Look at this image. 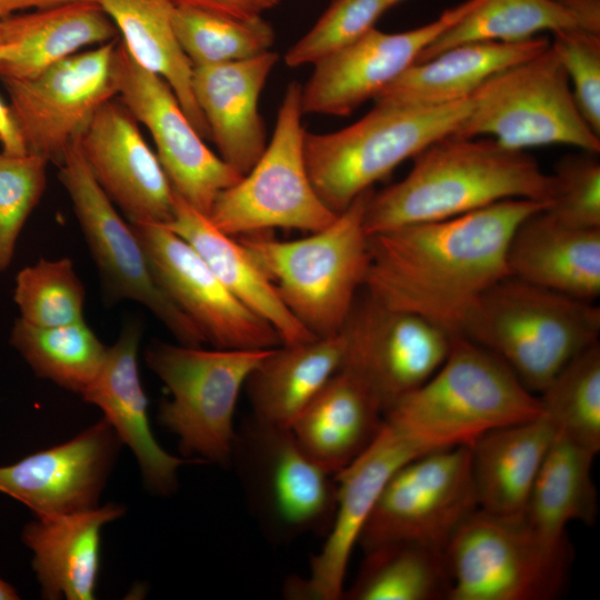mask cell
I'll return each mask as SVG.
<instances>
[{
  "instance_id": "28",
  "label": "cell",
  "mask_w": 600,
  "mask_h": 600,
  "mask_svg": "<svg viewBox=\"0 0 600 600\" xmlns=\"http://www.w3.org/2000/svg\"><path fill=\"white\" fill-rule=\"evenodd\" d=\"M546 37L476 41L411 64L374 97L376 104L439 106L470 98L491 76L547 49Z\"/></svg>"
},
{
  "instance_id": "32",
  "label": "cell",
  "mask_w": 600,
  "mask_h": 600,
  "mask_svg": "<svg viewBox=\"0 0 600 600\" xmlns=\"http://www.w3.org/2000/svg\"><path fill=\"white\" fill-rule=\"evenodd\" d=\"M111 19L121 42L142 68L160 76L203 139L210 138L192 88L193 67L174 33L170 0H97Z\"/></svg>"
},
{
  "instance_id": "39",
  "label": "cell",
  "mask_w": 600,
  "mask_h": 600,
  "mask_svg": "<svg viewBox=\"0 0 600 600\" xmlns=\"http://www.w3.org/2000/svg\"><path fill=\"white\" fill-rule=\"evenodd\" d=\"M13 301L19 318L38 327H57L84 320L86 288L72 261L39 259L16 276Z\"/></svg>"
},
{
  "instance_id": "41",
  "label": "cell",
  "mask_w": 600,
  "mask_h": 600,
  "mask_svg": "<svg viewBox=\"0 0 600 600\" xmlns=\"http://www.w3.org/2000/svg\"><path fill=\"white\" fill-rule=\"evenodd\" d=\"M388 9L384 0H332L314 26L287 51V66L314 64L346 48L374 28Z\"/></svg>"
},
{
  "instance_id": "46",
  "label": "cell",
  "mask_w": 600,
  "mask_h": 600,
  "mask_svg": "<svg viewBox=\"0 0 600 600\" xmlns=\"http://www.w3.org/2000/svg\"><path fill=\"white\" fill-rule=\"evenodd\" d=\"M576 19L578 27L600 33V0H557Z\"/></svg>"
},
{
  "instance_id": "37",
  "label": "cell",
  "mask_w": 600,
  "mask_h": 600,
  "mask_svg": "<svg viewBox=\"0 0 600 600\" xmlns=\"http://www.w3.org/2000/svg\"><path fill=\"white\" fill-rule=\"evenodd\" d=\"M172 23L192 67L241 61L274 43L272 27L261 17L242 18L218 10L174 6Z\"/></svg>"
},
{
  "instance_id": "42",
  "label": "cell",
  "mask_w": 600,
  "mask_h": 600,
  "mask_svg": "<svg viewBox=\"0 0 600 600\" xmlns=\"http://www.w3.org/2000/svg\"><path fill=\"white\" fill-rule=\"evenodd\" d=\"M553 190L544 208L559 221L579 228L600 229V162L582 151L559 160L551 174Z\"/></svg>"
},
{
  "instance_id": "29",
  "label": "cell",
  "mask_w": 600,
  "mask_h": 600,
  "mask_svg": "<svg viewBox=\"0 0 600 600\" xmlns=\"http://www.w3.org/2000/svg\"><path fill=\"white\" fill-rule=\"evenodd\" d=\"M118 30L98 2H71L1 19L0 42L12 43L0 79L32 78L82 48L117 40Z\"/></svg>"
},
{
  "instance_id": "25",
  "label": "cell",
  "mask_w": 600,
  "mask_h": 600,
  "mask_svg": "<svg viewBox=\"0 0 600 600\" xmlns=\"http://www.w3.org/2000/svg\"><path fill=\"white\" fill-rule=\"evenodd\" d=\"M507 263L510 277L593 302L600 294V229L569 226L539 210L513 232Z\"/></svg>"
},
{
  "instance_id": "30",
  "label": "cell",
  "mask_w": 600,
  "mask_h": 600,
  "mask_svg": "<svg viewBox=\"0 0 600 600\" xmlns=\"http://www.w3.org/2000/svg\"><path fill=\"white\" fill-rule=\"evenodd\" d=\"M553 437V426L541 414L489 430L470 443L478 508L501 517H523Z\"/></svg>"
},
{
  "instance_id": "44",
  "label": "cell",
  "mask_w": 600,
  "mask_h": 600,
  "mask_svg": "<svg viewBox=\"0 0 600 600\" xmlns=\"http://www.w3.org/2000/svg\"><path fill=\"white\" fill-rule=\"evenodd\" d=\"M174 6H192L222 11L237 17L252 18L273 8L279 0H170Z\"/></svg>"
},
{
  "instance_id": "6",
  "label": "cell",
  "mask_w": 600,
  "mask_h": 600,
  "mask_svg": "<svg viewBox=\"0 0 600 600\" xmlns=\"http://www.w3.org/2000/svg\"><path fill=\"white\" fill-rule=\"evenodd\" d=\"M469 110L470 98L428 107L374 103L341 130L306 132V164L318 196L334 213L343 211L403 161L453 136Z\"/></svg>"
},
{
  "instance_id": "48",
  "label": "cell",
  "mask_w": 600,
  "mask_h": 600,
  "mask_svg": "<svg viewBox=\"0 0 600 600\" xmlns=\"http://www.w3.org/2000/svg\"><path fill=\"white\" fill-rule=\"evenodd\" d=\"M19 598L14 587L0 578V600H17Z\"/></svg>"
},
{
  "instance_id": "31",
  "label": "cell",
  "mask_w": 600,
  "mask_h": 600,
  "mask_svg": "<svg viewBox=\"0 0 600 600\" xmlns=\"http://www.w3.org/2000/svg\"><path fill=\"white\" fill-rule=\"evenodd\" d=\"M346 338L338 333L271 348L250 373L248 390L252 418L291 428L297 417L340 368Z\"/></svg>"
},
{
  "instance_id": "50",
  "label": "cell",
  "mask_w": 600,
  "mask_h": 600,
  "mask_svg": "<svg viewBox=\"0 0 600 600\" xmlns=\"http://www.w3.org/2000/svg\"><path fill=\"white\" fill-rule=\"evenodd\" d=\"M386 3L388 4V7H392L394 4H397L398 2H400L401 0H384Z\"/></svg>"
},
{
  "instance_id": "49",
  "label": "cell",
  "mask_w": 600,
  "mask_h": 600,
  "mask_svg": "<svg viewBox=\"0 0 600 600\" xmlns=\"http://www.w3.org/2000/svg\"><path fill=\"white\" fill-rule=\"evenodd\" d=\"M13 48L12 43L0 42V61L6 59Z\"/></svg>"
},
{
  "instance_id": "33",
  "label": "cell",
  "mask_w": 600,
  "mask_h": 600,
  "mask_svg": "<svg viewBox=\"0 0 600 600\" xmlns=\"http://www.w3.org/2000/svg\"><path fill=\"white\" fill-rule=\"evenodd\" d=\"M597 454L554 432L524 512L528 524L543 539L561 542L569 522H594L598 498L591 470Z\"/></svg>"
},
{
  "instance_id": "21",
  "label": "cell",
  "mask_w": 600,
  "mask_h": 600,
  "mask_svg": "<svg viewBox=\"0 0 600 600\" xmlns=\"http://www.w3.org/2000/svg\"><path fill=\"white\" fill-rule=\"evenodd\" d=\"M121 444L102 418L63 443L0 466V492L36 518L98 507Z\"/></svg>"
},
{
  "instance_id": "27",
  "label": "cell",
  "mask_w": 600,
  "mask_h": 600,
  "mask_svg": "<svg viewBox=\"0 0 600 600\" xmlns=\"http://www.w3.org/2000/svg\"><path fill=\"white\" fill-rule=\"evenodd\" d=\"M163 226L186 240L222 284L276 330L281 344L317 338L288 310L239 239L219 230L207 214L174 193L172 218Z\"/></svg>"
},
{
  "instance_id": "36",
  "label": "cell",
  "mask_w": 600,
  "mask_h": 600,
  "mask_svg": "<svg viewBox=\"0 0 600 600\" xmlns=\"http://www.w3.org/2000/svg\"><path fill=\"white\" fill-rule=\"evenodd\" d=\"M573 27H578L576 19L557 0H481L423 49L416 63L462 43L520 42L540 31L554 32Z\"/></svg>"
},
{
  "instance_id": "10",
  "label": "cell",
  "mask_w": 600,
  "mask_h": 600,
  "mask_svg": "<svg viewBox=\"0 0 600 600\" xmlns=\"http://www.w3.org/2000/svg\"><path fill=\"white\" fill-rule=\"evenodd\" d=\"M248 504L274 541L328 532L336 513V474L318 464L290 428L252 417L237 430L232 460Z\"/></svg>"
},
{
  "instance_id": "19",
  "label": "cell",
  "mask_w": 600,
  "mask_h": 600,
  "mask_svg": "<svg viewBox=\"0 0 600 600\" xmlns=\"http://www.w3.org/2000/svg\"><path fill=\"white\" fill-rule=\"evenodd\" d=\"M481 0H466L436 20L403 32L372 28L346 48L314 63L301 89L302 113L348 116L383 90L433 40L460 21Z\"/></svg>"
},
{
  "instance_id": "14",
  "label": "cell",
  "mask_w": 600,
  "mask_h": 600,
  "mask_svg": "<svg viewBox=\"0 0 600 600\" xmlns=\"http://www.w3.org/2000/svg\"><path fill=\"white\" fill-rule=\"evenodd\" d=\"M112 73L120 101L149 130L173 192L208 216L218 194L242 176L206 146L170 86L137 63L121 41Z\"/></svg>"
},
{
  "instance_id": "23",
  "label": "cell",
  "mask_w": 600,
  "mask_h": 600,
  "mask_svg": "<svg viewBox=\"0 0 600 600\" xmlns=\"http://www.w3.org/2000/svg\"><path fill=\"white\" fill-rule=\"evenodd\" d=\"M278 59V53L269 50L241 61L193 67V94L210 138L220 158L241 176L267 147L258 103Z\"/></svg>"
},
{
  "instance_id": "34",
  "label": "cell",
  "mask_w": 600,
  "mask_h": 600,
  "mask_svg": "<svg viewBox=\"0 0 600 600\" xmlns=\"http://www.w3.org/2000/svg\"><path fill=\"white\" fill-rule=\"evenodd\" d=\"M357 578L342 599L448 600L451 576L443 550L393 541L364 552Z\"/></svg>"
},
{
  "instance_id": "3",
  "label": "cell",
  "mask_w": 600,
  "mask_h": 600,
  "mask_svg": "<svg viewBox=\"0 0 600 600\" xmlns=\"http://www.w3.org/2000/svg\"><path fill=\"white\" fill-rule=\"evenodd\" d=\"M373 192L357 197L324 228L296 240L237 237L296 319L314 337L338 333L363 289L369 266L364 213Z\"/></svg>"
},
{
  "instance_id": "17",
  "label": "cell",
  "mask_w": 600,
  "mask_h": 600,
  "mask_svg": "<svg viewBox=\"0 0 600 600\" xmlns=\"http://www.w3.org/2000/svg\"><path fill=\"white\" fill-rule=\"evenodd\" d=\"M342 332L343 362L366 378L384 413L439 369L453 337L417 314L380 303L366 291L358 296Z\"/></svg>"
},
{
  "instance_id": "40",
  "label": "cell",
  "mask_w": 600,
  "mask_h": 600,
  "mask_svg": "<svg viewBox=\"0 0 600 600\" xmlns=\"http://www.w3.org/2000/svg\"><path fill=\"white\" fill-rule=\"evenodd\" d=\"M48 161L0 152V273L11 264L21 231L47 186Z\"/></svg>"
},
{
  "instance_id": "51",
  "label": "cell",
  "mask_w": 600,
  "mask_h": 600,
  "mask_svg": "<svg viewBox=\"0 0 600 600\" xmlns=\"http://www.w3.org/2000/svg\"><path fill=\"white\" fill-rule=\"evenodd\" d=\"M0 28H1V19H0Z\"/></svg>"
},
{
  "instance_id": "15",
  "label": "cell",
  "mask_w": 600,
  "mask_h": 600,
  "mask_svg": "<svg viewBox=\"0 0 600 600\" xmlns=\"http://www.w3.org/2000/svg\"><path fill=\"white\" fill-rule=\"evenodd\" d=\"M117 41L78 52L26 79H2L28 152L60 164L96 111L114 98Z\"/></svg>"
},
{
  "instance_id": "20",
  "label": "cell",
  "mask_w": 600,
  "mask_h": 600,
  "mask_svg": "<svg viewBox=\"0 0 600 600\" xmlns=\"http://www.w3.org/2000/svg\"><path fill=\"white\" fill-rule=\"evenodd\" d=\"M78 142L93 178L129 222L163 224L172 218V187L121 101L100 106Z\"/></svg>"
},
{
  "instance_id": "16",
  "label": "cell",
  "mask_w": 600,
  "mask_h": 600,
  "mask_svg": "<svg viewBox=\"0 0 600 600\" xmlns=\"http://www.w3.org/2000/svg\"><path fill=\"white\" fill-rule=\"evenodd\" d=\"M430 450L434 448L383 419L369 447L336 476L337 508L327 539L320 551L312 556L308 576L286 581V598L342 599L351 552L380 492L401 466Z\"/></svg>"
},
{
  "instance_id": "11",
  "label": "cell",
  "mask_w": 600,
  "mask_h": 600,
  "mask_svg": "<svg viewBox=\"0 0 600 600\" xmlns=\"http://www.w3.org/2000/svg\"><path fill=\"white\" fill-rule=\"evenodd\" d=\"M301 89L289 83L263 153L214 200L208 217L224 233L242 237L276 228L313 232L338 214L320 199L308 173Z\"/></svg>"
},
{
  "instance_id": "9",
  "label": "cell",
  "mask_w": 600,
  "mask_h": 600,
  "mask_svg": "<svg viewBox=\"0 0 600 600\" xmlns=\"http://www.w3.org/2000/svg\"><path fill=\"white\" fill-rule=\"evenodd\" d=\"M448 600H551L569 577L568 540L550 542L523 517L477 509L444 549Z\"/></svg>"
},
{
  "instance_id": "12",
  "label": "cell",
  "mask_w": 600,
  "mask_h": 600,
  "mask_svg": "<svg viewBox=\"0 0 600 600\" xmlns=\"http://www.w3.org/2000/svg\"><path fill=\"white\" fill-rule=\"evenodd\" d=\"M470 444L424 452L388 480L359 534L363 552L393 541L439 550L477 510Z\"/></svg>"
},
{
  "instance_id": "22",
  "label": "cell",
  "mask_w": 600,
  "mask_h": 600,
  "mask_svg": "<svg viewBox=\"0 0 600 600\" xmlns=\"http://www.w3.org/2000/svg\"><path fill=\"white\" fill-rule=\"evenodd\" d=\"M140 339V323L129 321L107 348L98 374L81 398L101 410L120 442L130 448L146 488L154 494L170 496L178 489L179 468L198 461L170 454L151 431L149 400L138 364Z\"/></svg>"
},
{
  "instance_id": "24",
  "label": "cell",
  "mask_w": 600,
  "mask_h": 600,
  "mask_svg": "<svg viewBox=\"0 0 600 600\" xmlns=\"http://www.w3.org/2000/svg\"><path fill=\"white\" fill-rule=\"evenodd\" d=\"M384 419L382 404L366 380L342 362L291 426L301 448L338 474L374 440Z\"/></svg>"
},
{
  "instance_id": "2",
  "label": "cell",
  "mask_w": 600,
  "mask_h": 600,
  "mask_svg": "<svg viewBox=\"0 0 600 600\" xmlns=\"http://www.w3.org/2000/svg\"><path fill=\"white\" fill-rule=\"evenodd\" d=\"M553 183L526 151L492 138H442L413 158L399 182L372 192L364 213L367 233L443 220L500 201L526 199L549 204Z\"/></svg>"
},
{
  "instance_id": "13",
  "label": "cell",
  "mask_w": 600,
  "mask_h": 600,
  "mask_svg": "<svg viewBox=\"0 0 600 600\" xmlns=\"http://www.w3.org/2000/svg\"><path fill=\"white\" fill-rule=\"evenodd\" d=\"M58 167L59 179L69 194L109 298L140 303L179 343H208L202 331L158 282L131 223L121 218L90 172L78 137L68 146Z\"/></svg>"
},
{
  "instance_id": "1",
  "label": "cell",
  "mask_w": 600,
  "mask_h": 600,
  "mask_svg": "<svg viewBox=\"0 0 600 600\" xmlns=\"http://www.w3.org/2000/svg\"><path fill=\"white\" fill-rule=\"evenodd\" d=\"M547 206L510 199L370 236L363 290L389 308L417 314L450 336L461 334L476 302L509 276L513 232Z\"/></svg>"
},
{
  "instance_id": "45",
  "label": "cell",
  "mask_w": 600,
  "mask_h": 600,
  "mask_svg": "<svg viewBox=\"0 0 600 600\" xmlns=\"http://www.w3.org/2000/svg\"><path fill=\"white\" fill-rule=\"evenodd\" d=\"M0 143L2 152L11 156L28 153L27 147L9 106L0 98Z\"/></svg>"
},
{
  "instance_id": "47",
  "label": "cell",
  "mask_w": 600,
  "mask_h": 600,
  "mask_svg": "<svg viewBox=\"0 0 600 600\" xmlns=\"http://www.w3.org/2000/svg\"><path fill=\"white\" fill-rule=\"evenodd\" d=\"M82 1L97 2V0H0V19L11 16L13 12L21 10L44 9L49 7Z\"/></svg>"
},
{
  "instance_id": "8",
  "label": "cell",
  "mask_w": 600,
  "mask_h": 600,
  "mask_svg": "<svg viewBox=\"0 0 600 600\" xmlns=\"http://www.w3.org/2000/svg\"><path fill=\"white\" fill-rule=\"evenodd\" d=\"M454 137L489 136L511 150L567 144L598 154L600 136L583 119L551 46L487 79L471 96Z\"/></svg>"
},
{
  "instance_id": "43",
  "label": "cell",
  "mask_w": 600,
  "mask_h": 600,
  "mask_svg": "<svg viewBox=\"0 0 600 600\" xmlns=\"http://www.w3.org/2000/svg\"><path fill=\"white\" fill-rule=\"evenodd\" d=\"M552 33L550 46L573 86L577 107L600 136V33L578 27Z\"/></svg>"
},
{
  "instance_id": "18",
  "label": "cell",
  "mask_w": 600,
  "mask_h": 600,
  "mask_svg": "<svg viewBox=\"0 0 600 600\" xmlns=\"http://www.w3.org/2000/svg\"><path fill=\"white\" fill-rule=\"evenodd\" d=\"M131 226L158 282L208 343L242 350L281 344L276 330L238 300L180 236L161 223Z\"/></svg>"
},
{
  "instance_id": "7",
  "label": "cell",
  "mask_w": 600,
  "mask_h": 600,
  "mask_svg": "<svg viewBox=\"0 0 600 600\" xmlns=\"http://www.w3.org/2000/svg\"><path fill=\"white\" fill-rule=\"evenodd\" d=\"M270 349H206L158 340L148 346L144 361L170 394L160 403L158 420L177 436L184 458L231 462L239 394Z\"/></svg>"
},
{
  "instance_id": "26",
  "label": "cell",
  "mask_w": 600,
  "mask_h": 600,
  "mask_svg": "<svg viewBox=\"0 0 600 600\" xmlns=\"http://www.w3.org/2000/svg\"><path fill=\"white\" fill-rule=\"evenodd\" d=\"M124 513V506L109 502L83 511L36 518L23 527L22 542L32 551L31 564L42 598H96L102 528Z\"/></svg>"
},
{
  "instance_id": "4",
  "label": "cell",
  "mask_w": 600,
  "mask_h": 600,
  "mask_svg": "<svg viewBox=\"0 0 600 600\" xmlns=\"http://www.w3.org/2000/svg\"><path fill=\"white\" fill-rule=\"evenodd\" d=\"M543 414L539 396L497 356L464 336L447 358L384 419L434 449L472 443L480 434Z\"/></svg>"
},
{
  "instance_id": "35",
  "label": "cell",
  "mask_w": 600,
  "mask_h": 600,
  "mask_svg": "<svg viewBox=\"0 0 600 600\" xmlns=\"http://www.w3.org/2000/svg\"><path fill=\"white\" fill-rule=\"evenodd\" d=\"M10 344L37 377L80 396L98 374L108 348L86 320L38 327L19 317L11 328Z\"/></svg>"
},
{
  "instance_id": "38",
  "label": "cell",
  "mask_w": 600,
  "mask_h": 600,
  "mask_svg": "<svg viewBox=\"0 0 600 600\" xmlns=\"http://www.w3.org/2000/svg\"><path fill=\"white\" fill-rule=\"evenodd\" d=\"M543 416L554 432L600 450V343L570 360L541 391Z\"/></svg>"
},
{
  "instance_id": "5",
  "label": "cell",
  "mask_w": 600,
  "mask_h": 600,
  "mask_svg": "<svg viewBox=\"0 0 600 600\" xmlns=\"http://www.w3.org/2000/svg\"><path fill=\"white\" fill-rule=\"evenodd\" d=\"M600 308L513 277L470 310L461 336L503 361L533 393L576 356L599 342Z\"/></svg>"
}]
</instances>
